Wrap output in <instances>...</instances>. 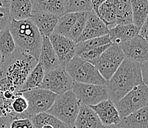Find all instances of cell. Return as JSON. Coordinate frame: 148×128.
I'll list each match as a JSON object with an SVG mask.
<instances>
[{
  "instance_id": "32",
  "label": "cell",
  "mask_w": 148,
  "mask_h": 128,
  "mask_svg": "<svg viewBox=\"0 0 148 128\" xmlns=\"http://www.w3.org/2000/svg\"><path fill=\"white\" fill-rule=\"evenodd\" d=\"M89 12H83V13H77V21L72 28L71 34H70V39H72L77 43V40L82 33L84 28L86 22L87 17Z\"/></svg>"
},
{
  "instance_id": "42",
  "label": "cell",
  "mask_w": 148,
  "mask_h": 128,
  "mask_svg": "<svg viewBox=\"0 0 148 128\" xmlns=\"http://www.w3.org/2000/svg\"><path fill=\"white\" fill-rule=\"evenodd\" d=\"M2 60H3V58H2V55L0 54V71H1V67H2Z\"/></svg>"
},
{
  "instance_id": "3",
  "label": "cell",
  "mask_w": 148,
  "mask_h": 128,
  "mask_svg": "<svg viewBox=\"0 0 148 128\" xmlns=\"http://www.w3.org/2000/svg\"><path fill=\"white\" fill-rule=\"evenodd\" d=\"M8 28L13 36L16 51L33 56L38 61L42 44V36L33 22L29 19H12Z\"/></svg>"
},
{
  "instance_id": "30",
  "label": "cell",
  "mask_w": 148,
  "mask_h": 128,
  "mask_svg": "<svg viewBox=\"0 0 148 128\" xmlns=\"http://www.w3.org/2000/svg\"><path fill=\"white\" fill-rule=\"evenodd\" d=\"M92 10L91 0H65V14Z\"/></svg>"
},
{
  "instance_id": "25",
  "label": "cell",
  "mask_w": 148,
  "mask_h": 128,
  "mask_svg": "<svg viewBox=\"0 0 148 128\" xmlns=\"http://www.w3.org/2000/svg\"><path fill=\"white\" fill-rule=\"evenodd\" d=\"M97 15L104 22L108 29L114 28L116 25V14L114 0H104L99 6Z\"/></svg>"
},
{
  "instance_id": "41",
  "label": "cell",
  "mask_w": 148,
  "mask_h": 128,
  "mask_svg": "<svg viewBox=\"0 0 148 128\" xmlns=\"http://www.w3.org/2000/svg\"><path fill=\"white\" fill-rule=\"evenodd\" d=\"M102 128H122L121 127H119L118 125H110V126H103Z\"/></svg>"
},
{
  "instance_id": "31",
  "label": "cell",
  "mask_w": 148,
  "mask_h": 128,
  "mask_svg": "<svg viewBox=\"0 0 148 128\" xmlns=\"http://www.w3.org/2000/svg\"><path fill=\"white\" fill-rule=\"evenodd\" d=\"M28 108L27 99L21 93H16L11 102V109L13 111L12 116L14 118H20V116L25 113Z\"/></svg>"
},
{
  "instance_id": "28",
  "label": "cell",
  "mask_w": 148,
  "mask_h": 128,
  "mask_svg": "<svg viewBox=\"0 0 148 128\" xmlns=\"http://www.w3.org/2000/svg\"><path fill=\"white\" fill-rule=\"evenodd\" d=\"M108 44H111L108 35L98 37V38L91 39L86 40L82 42L76 43V56H78L80 53L86 51H91L92 49L104 46Z\"/></svg>"
},
{
  "instance_id": "7",
  "label": "cell",
  "mask_w": 148,
  "mask_h": 128,
  "mask_svg": "<svg viewBox=\"0 0 148 128\" xmlns=\"http://www.w3.org/2000/svg\"><path fill=\"white\" fill-rule=\"evenodd\" d=\"M148 88L144 83L134 87L115 104L120 119L147 106Z\"/></svg>"
},
{
  "instance_id": "12",
  "label": "cell",
  "mask_w": 148,
  "mask_h": 128,
  "mask_svg": "<svg viewBox=\"0 0 148 128\" xmlns=\"http://www.w3.org/2000/svg\"><path fill=\"white\" fill-rule=\"evenodd\" d=\"M125 58L138 63L147 62L148 44L140 36H135L129 41L118 45Z\"/></svg>"
},
{
  "instance_id": "38",
  "label": "cell",
  "mask_w": 148,
  "mask_h": 128,
  "mask_svg": "<svg viewBox=\"0 0 148 128\" xmlns=\"http://www.w3.org/2000/svg\"><path fill=\"white\" fill-rule=\"evenodd\" d=\"M148 22L147 21H145V23L143 24L141 28H139V30H138V36H140L142 37V39L145 40V41L147 42L148 39V33H147V30H148Z\"/></svg>"
},
{
  "instance_id": "40",
  "label": "cell",
  "mask_w": 148,
  "mask_h": 128,
  "mask_svg": "<svg viewBox=\"0 0 148 128\" xmlns=\"http://www.w3.org/2000/svg\"><path fill=\"white\" fill-rule=\"evenodd\" d=\"M2 116H5L3 110V104H2V101H0V117Z\"/></svg>"
},
{
  "instance_id": "43",
  "label": "cell",
  "mask_w": 148,
  "mask_h": 128,
  "mask_svg": "<svg viewBox=\"0 0 148 128\" xmlns=\"http://www.w3.org/2000/svg\"><path fill=\"white\" fill-rule=\"evenodd\" d=\"M41 128H54V127L52 126H51V125H44Z\"/></svg>"
},
{
  "instance_id": "21",
  "label": "cell",
  "mask_w": 148,
  "mask_h": 128,
  "mask_svg": "<svg viewBox=\"0 0 148 128\" xmlns=\"http://www.w3.org/2000/svg\"><path fill=\"white\" fill-rule=\"evenodd\" d=\"M33 8L29 0H12L10 1L9 13L15 21L29 19L32 17Z\"/></svg>"
},
{
  "instance_id": "14",
  "label": "cell",
  "mask_w": 148,
  "mask_h": 128,
  "mask_svg": "<svg viewBox=\"0 0 148 128\" xmlns=\"http://www.w3.org/2000/svg\"><path fill=\"white\" fill-rule=\"evenodd\" d=\"M90 107L97 114L103 126L118 125L120 121L116 107L110 99L101 102Z\"/></svg>"
},
{
  "instance_id": "34",
  "label": "cell",
  "mask_w": 148,
  "mask_h": 128,
  "mask_svg": "<svg viewBox=\"0 0 148 128\" xmlns=\"http://www.w3.org/2000/svg\"><path fill=\"white\" fill-rule=\"evenodd\" d=\"M11 20L9 9L0 8V32L8 28Z\"/></svg>"
},
{
  "instance_id": "24",
  "label": "cell",
  "mask_w": 148,
  "mask_h": 128,
  "mask_svg": "<svg viewBox=\"0 0 148 128\" xmlns=\"http://www.w3.org/2000/svg\"><path fill=\"white\" fill-rule=\"evenodd\" d=\"M44 73H45V71H44V68L38 62L36 67L29 74V76H27L22 87L20 88V90L16 93H21L25 92L27 90L39 87L43 79H44Z\"/></svg>"
},
{
  "instance_id": "10",
  "label": "cell",
  "mask_w": 148,
  "mask_h": 128,
  "mask_svg": "<svg viewBox=\"0 0 148 128\" xmlns=\"http://www.w3.org/2000/svg\"><path fill=\"white\" fill-rule=\"evenodd\" d=\"M73 84V80L65 71V68L59 67L45 72L39 88L49 90L57 95H60L69 90H72Z\"/></svg>"
},
{
  "instance_id": "23",
  "label": "cell",
  "mask_w": 148,
  "mask_h": 128,
  "mask_svg": "<svg viewBox=\"0 0 148 128\" xmlns=\"http://www.w3.org/2000/svg\"><path fill=\"white\" fill-rule=\"evenodd\" d=\"M133 24L140 28L145 21H147L148 1L147 0H131Z\"/></svg>"
},
{
  "instance_id": "9",
  "label": "cell",
  "mask_w": 148,
  "mask_h": 128,
  "mask_svg": "<svg viewBox=\"0 0 148 128\" xmlns=\"http://www.w3.org/2000/svg\"><path fill=\"white\" fill-rule=\"evenodd\" d=\"M72 90L80 105L91 107L108 99L106 86L74 82Z\"/></svg>"
},
{
  "instance_id": "1",
  "label": "cell",
  "mask_w": 148,
  "mask_h": 128,
  "mask_svg": "<svg viewBox=\"0 0 148 128\" xmlns=\"http://www.w3.org/2000/svg\"><path fill=\"white\" fill-rule=\"evenodd\" d=\"M142 83L141 64L125 59L117 71L107 82L108 99L115 104L124 95Z\"/></svg>"
},
{
  "instance_id": "8",
  "label": "cell",
  "mask_w": 148,
  "mask_h": 128,
  "mask_svg": "<svg viewBox=\"0 0 148 128\" xmlns=\"http://www.w3.org/2000/svg\"><path fill=\"white\" fill-rule=\"evenodd\" d=\"M125 59L119 47L116 44H111L93 65L97 69L103 79L108 82L117 71Z\"/></svg>"
},
{
  "instance_id": "13",
  "label": "cell",
  "mask_w": 148,
  "mask_h": 128,
  "mask_svg": "<svg viewBox=\"0 0 148 128\" xmlns=\"http://www.w3.org/2000/svg\"><path fill=\"white\" fill-rule=\"evenodd\" d=\"M109 29L95 12L89 11L83 30L77 43L108 35Z\"/></svg>"
},
{
  "instance_id": "20",
  "label": "cell",
  "mask_w": 148,
  "mask_h": 128,
  "mask_svg": "<svg viewBox=\"0 0 148 128\" xmlns=\"http://www.w3.org/2000/svg\"><path fill=\"white\" fill-rule=\"evenodd\" d=\"M118 125L122 128H148V106L120 119Z\"/></svg>"
},
{
  "instance_id": "5",
  "label": "cell",
  "mask_w": 148,
  "mask_h": 128,
  "mask_svg": "<svg viewBox=\"0 0 148 128\" xmlns=\"http://www.w3.org/2000/svg\"><path fill=\"white\" fill-rule=\"evenodd\" d=\"M80 104L72 90L58 95L53 104L47 113L53 116L66 127H73L80 110Z\"/></svg>"
},
{
  "instance_id": "2",
  "label": "cell",
  "mask_w": 148,
  "mask_h": 128,
  "mask_svg": "<svg viewBox=\"0 0 148 128\" xmlns=\"http://www.w3.org/2000/svg\"><path fill=\"white\" fill-rule=\"evenodd\" d=\"M37 64L33 56L16 50L11 56L3 58L0 79L5 80L16 93Z\"/></svg>"
},
{
  "instance_id": "19",
  "label": "cell",
  "mask_w": 148,
  "mask_h": 128,
  "mask_svg": "<svg viewBox=\"0 0 148 128\" xmlns=\"http://www.w3.org/2000/svg\"><path fill=\"white\" fill-rule=\"evenodd\" d=\"M33 11H40L60 17L65 14V0H31Z\"/></svg>"
},
{
  "instance_id": "6",
  "label": "cell",
  "mask_w": 148,
  "mask_h": 128,
  "mask_svg": "<svg viewBox=\"0 0 148 128\" xmlns=\"http://www.w3.org/2000/svg\"><path fill=\"white\" fill-rule=\"evenodd\" d=\"M21 93L27 101L28 108L25 113L20 116V118H29L41 113H47L52 107L58 96L56 94L49 90L39 87Z\"/></svg>"
},
{
  "instance_id": "16",
  "label": "cell",
  "mask_w": 148,
  "mask_h": 128,
  "mask_svg": "<svg viewBox=\"0 0 148 128\" xmlns=\"http://www.w3.org/2000/svg\"><path fill=\"white\" fill-rule=\"evenodd\" d=\"M38 62L42 66L45 72L61 67L57 55L54 51L48 37L42 36V44Z\"/></svg>"
},
{
  "instance_id": "33",
  "label": "cell",
  "mask_w": 148,
  "mask_h": 128,
  "mask_svg": "<svg viewBox=\"0 0 148 128\" xmlns=\"http://www.w3.org/2000/svg\"><path fill=\"white\" fill-rule=\"evenodd\" d=\"M111 44H106V45H104V46L99 47V48H95V49H92L91 50V51H86V52L80 53V54L78 55L77 56L81 58L82 59H83L85 61L88 62L93 64L98 59H99V56L103 54V53L108 48H109V46H110Z\"/></svg>"
},
{
  "instance_id": "11",
  "label": "cell",
  "mask_w": 148,
  "mask_h": 128,
  "mask_svg": "<svg viewBox=\"0 0 148 128\" xmlns=\"http://www.w3.org/2000/svg\"><path fill=\"white\" fill-rule=\"evenodd\" d=\"M49 39L60 62L65 68L67 63L76 56V42L60 34L52 33Z\"/></svg>"
},
{
  "instance_id": "22",
  "label": "cell",
  "mask_w": 148,
  "mask_h": 128,
  "mask_svg": "<svg viewBox=\"0 0 148 128\" xmlns=\"http://www.w3.org/2000/svg\"><path fill=\"white\" fill-rule=\"evenodd\" d=\"M116 14V25L133 24V15L130 1L114 0Z\"/></svg>"
},
{
  "instance_id": "35",
  "label": "cell",
  "mask_w": 148,
  "mask_h": 128,
  "mask_svg": "<svg viewBox=\"0 0 148 128\" xmlns=\"http://www.w3.org/2000/svg\"><path fill=\"white\" fill-rule=\"evenodd\" d=\"M10 128H33L29 118H15L12 121Z\"/></svg>"
},
{
  "instance_id": "37",
  "label": "cell",
  "mask_w": 148,
  "mask_h": 128,
  "mask_svg": "<svg viewBox=\"0 0 148 128\" xmlns=\"http://www.w3.org/2000/svg\"><path fill=\"white\" fill-rule=\"evenodd\" d=\"M15 119L12 116L0 117V128H10L12 121Z\"/></svg>"
},
{
  "instance_id": "18",
  "label": "cell",
  "mask_w": 148,
  "mask_h": 128,
  "mask_svg": "<svg viewBox=\"0 0 148 128\" xmlns=\"http://www.w3.org/2000/svg\"><path fill=\"white\" fill-rule=\"evenodd\" d=\"M101 123L97 114L88 106L80 105L79 113L74 123L75 128H102Z\"/></svg>"
},
{
  "instance_id": "45",
  "label": "cell",
  "mask_w": 148,
  "mask_h": 128,
  "mask_svg": "<svg viewBox=\"0 0 148 128\" xmlns=\"http://www.w3.org/2000/svg\"><path fill=\"white\" fill-rule=\"evenodd\" d=\"M0 101H2V95H1V93H0Z\"/></svg>"
},
{
  "instance_id": "17",
  "label": "cell",
  "mask_w": 148,
  "mask_h": 128,
  "mask_svg": "<svg viewBox=\"0 0 148 128\" xmlns=\"http://www.w3.org/2000/svg\"><path fill=\"white\" fill-rule=\"evenodd\" d=\"M138 30L139 28L134 24L127 25H116L109 29L108 36L111 44L119 45L138 36Z\"/></svg>"
},
{
  "instance_id": "26",
  "label": "cell",
  "mask_w": 148,
  "mask_h": 128,
  "mask_svg": "<svg viewBox=\"0 0 148 128\" xmlns=\"http://www.w3.org/2000/svg\"><path fill=\"white\" fill-rule=\"evenodd\" d=\"M77 13H66L59 17L53 33L70 39V34L77 21Z\"/></svg>"
},
{
  "instance_id": "29",
  "label": "cell",
  "mask_w": 148,
  "mask_h": 128,
  "mask_svg": "<svg viewBox=\"0 0 148 128\" xmlns=\"http://www.w3.org/2000/svg\"><path fill=\"white\" fill-rule=\"evenodd\" d=\"M16 50L14 40L8 28L0 32V54L2 58L11 56Z\"/></svg>"
},
{
  "instance_id": "39",
  "label": "cell",
  "mask_w": 148,
  "mask_h": 128,
  "mask_svg": "<svg viewBox=\"0 0 148 128\" xmlns=\"http://www.w3.org/2000/svg\"><path fill=\"white\" fill-rule=\"evenodd\" d=\"M9 5H10V1H8V0H0V8L9 9Z\"/></svg>"
},
{
  "instance_id": "36",
  "label": "cell",
  "mask_w": 148,
  "mask_h": 128,
  "mask_svg": "<svg viewBox=\"0 0 148 128\" xmlns=\"http://www.w3.org/2000/svg\"><path fill=\"white\" fill-rule=\"evenodd\" d=\"M141 76L142 82L145 85L147 86L148 82V64L147 62L141 63Z\"/></svg>"
},
{
  "instance_id": "27",
  "label": "cell",
  "mask_w": 148,
  "mask_h": 128,
  "mask_svg": "<svg viewBox=\"0 0 148 128\" xmlns=\"http://www.w3.org/2000/svg\"><path fill=\"white\" fill-rule=\"evenodd\" d=\"M33 128H41L44 125H49L54 128H66V126L60 120L47 113H41L29 117Z\"/></svg>"
},
{
  "instance_id": "44",
  "label": "cell",
  "mask_w": 148,
  "mask_h": 128,
  "mask_svg": "<svg viewBox=\"0 0 148 128\" xmlns=\"http://www.w3.org/2000/svg\"><path fill=\"white\" fill-rule=\"evenodd\" d=\"M66 128H75V127H66Z\"/></svg>"
},
{
  "instance_id": "15",
  "label": "cell",
  "mask_w": 148,
  "mask_h": 128,
  "mask_svg": "<svg viewBox=\"0 0 148 128\" xmlns=\"http://www.w3.org/2000/svg\"><path fill=\"white\" fill-rule=\"evenodd\" d=\"M58 19V17L49 13L40 11H33L32 17L29 19L38 30L41 36L49 38V36L55 30Z\"/></svg>"
},
{
  "instance_id": "4",
  "label": "cell",
  "mask_w": 148,
  "mask_h": 128,
  "mask_svg": "<svg viewBox=\"0 0 148 128\" xmlns=\"http://www.w3.org/2000/svg\"><path fill=\"white\" fill-rule=\"evenodd\" d=\"M65 71L74 82L103 86L107 84V82L95 66L77 56L67 63Z\"/></svg>"
}]
</instances>
